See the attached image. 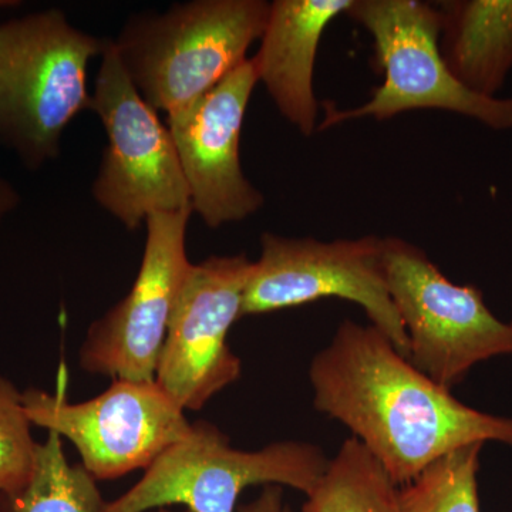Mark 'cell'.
<instances>
[{"instance_id":"cell-20","label":"cell","mask_w":512,"mask_h":512,"mask_svg":"<svg viewBox=\"0 0 512 512\" xmlns=\"http://www.w3.org/2000/svg\"><path fill=\"white\" fill-rule=\"evenodd\" d=\"M20 201L18 190L0 175V222L19 207Z\"/></svg>"},{"instance_id":"cell-17","label":"cell","mask_w":512,"mask_h":512,"mask_svg":"<svg viewBox=\"0 0 512 512\" xmlns=\"http://www.w3.org/2000/svg\"><path fill=\"white\" fill-rule=\"evenodd\" d=\"M484 444L458 448L397 490V512H481L477 476Z\"/></svg>"},{"instance_id":"cell-13","label":"cell","mask_w":512,"mask_h":512,"mask_svg":"<svg viewBox=\"0 0 512 512\" xmlns=\"http://www.w3.org/2000/svg\"><path fill=\"white\" fill-rule=\"evenodd\" d=\"M353 0H275L269 6L261 46L252 56L258 82L276 109L302 136L311 137L319 126L320 103L313 77L320 40Z\"/></svg>"},{"instance_id":"cell-18","label":"cell","mask_w":512,"mask_h":512,"mask_svg":"<svg viewBox=\"0 0 512 512\" xmlns=\"http://www.w3.org/2000/svg\"><path fill=\"white\" fill-rule=\"evenodd\" d=\"M22 393L0 377V495H15L35 471L37 447L30 433Z\"/></svg>"},{"instance_id":"cell-8","label":"cell","mask_w":512,"mask_h":512,"mask_svg":"<svg viewBox=\"0 0 512 512\" xmlns=\"http://www.w3.org/2000/svg\"><path fill=\"white\" fill-rule=\"evenodd\" d=\"M325 298L345 299L365 311L400 355L409 356L406 330L386 281L384 242L376 235L318 241L264 232L252 261L242 316L265 315Z\"/></svg>"},{"instance_id":"cell-14","label":"cell","mask_w":512,"mask_h":512,"mask_svg":"<svg viewBox=\"0 0 512 512\" xmlns=\"http://www.w3.org/2000/svg\"><path fill=\"white\" fill-rule=\"evenodd\" d=\"M437 6L448 70L470 92L497 97L512 70V0H448Z\"/></svg>"},{"instance_id":"cell-7","label":"cell","mask_w":512,"mask_h":512,"mask_svg":"<svg viewBox=\"0 0 512 512\" xmlns=\"http://www.w3.org/2000/svg\"><path fill=\"white\" fill-rule=\"evenodd\" d=\"M90 110L107 136L92 185L104 211L136 231L151 215L192 210L173 136L128 79L113 39L101 56Z\"/></svg>"},{"instance_id":"cell-3","label":"cell","mask_w":512,"mask_h":512,"mask_svg":"<svg viewBox=\"0 0 512 512\" xmlns=\"http://www.w3.org/2000/svg\"><path fill=\"white\" fill-rule=\"evenodd\" d=\"M107 42L56 8L0 23V144L29 170L56 160L64 130L90 110L87 69Z\"/></svg>"},{"instance_id":"cell-11","label":"cell","mask_w":512,"mask_h":512,"mask_svg":"<svg viewBox=\"0 0 512 512\" xmlns=\"http://www.w3.org/2000/svg\"><path fill=\"white\" fill-rule=\"evenodd\" d=\"M192 210L160 212L146 221L143 259L130 292L87 329L79 362L84 372L154 382L158 356L185 279V238Z\"/></svg>"},{"instance_id":"cell-19","label":"cell","mask_w":512,"mask_h":512,"mask_svg":"<svg viewBox=\"0 0 512 512\" xmlns=\"http://www.w3.org/2000/svg\"><path fill=\"white\" fill-rule=\"evenodd\" d=\"M237 512H292V510L285 501L282 487L265 485L259 497L249 504L241 505Z\"/></svg>"},{"instance_id":"cell-22","label":"cell","mask_w":512,"mask_h":512,"mask_svg":"<svg viewBox=\"0 0 512 512\" xmlns=\"http://www.w3.org/2000/svg\"><path fill=\"white\" fill-rule=\"evenodd\" d=\"M510 325H511V328H512V322L510 323Z\"/></svg>"},{"instance_id":"cell-21","label":"cell","mask_w":512,"mask_h":512,"mask_svg":"<svg viewBox=\"0 0 512 512\" xmlns=\"http://www.w3.org/2000/svg\"><path fill=\"white\" fill-rule=\"evenodd\" d=\"M154 512H173V511L168 510V508H158V510H156ZM184 512H190V511H184Z\"/></svg>"},{"instance_id":"cell-10","label":"cell","mask_w":512,"mask_h":512,"mask_svg":"<svg viewBox=\"0 0 512 512\" xmlns=\"http://www.w3.org/2000/svg\"><path fill=\"white\" fill-rule=\"evenodd\" d=\"M251 268L245 254L210 256L191 266L156 367V383L184 412L201 410L241 377L228 333L242 318Z\"/></svg>"},{"instance_id":"cell-16","label":"cell","mask_w":512,"mask_h":512,"mask_svg":"<svg viewBox=\"0 0 512 512\" xmlns=\"http://www.w3.org/2000/svg\"><path fill=\"white\" fill-rule=\"evenodd\" d=\"M104 505L96 480L67 461L62 437L52 431L37 447L28 485L18 494L0 495V512H101Z\"/></svg>"},{"instance_id":"cell-15","label":"cell","mask_w":512,"mask_h":512,"mask_svg":"<svg viewBox=\"0 0 512 512\" xmlns=\"http://www.w3.org/2000/svg\"><path fill=\"white\" fill-rule=\"evenodd\" d=\"M397 487L362 444L350 437L301 512H397Z\"/></svg>"},{"instance_id":"cell-1","label":"cell","mask_w":512,"mask_h":512,"mask_svg":"<svg viewBox=\"0 0 512 512\" xmlns=\"http://www.w3.org/2000/svg\"><path fill=\"white\" fill-rule=\"evenodd\" d=\"M313 406L348 427L397 487L458 448L512 447V419L461 403L372 325L343 320L309 366Z\"/></svg>"},{"instance_id":"cell-6","label":"cell","mask_w":512,"mask_h":512,"mask_svg":"<svg viewBox=\"0 0 512 512\" xmlns=\"http://www.w3.org/2000/svg\"><path fill=\"white\" fill-rule=\"evenodd\" d=\"M383 242L387 286L414 367L451 390L478 363L512 355L511 325L488 309L480 289L451 282L412 242Z\"/></svg>"},{"instance_id":"cell-9","label":"cell","mask_w":512,"mask_h":512,"mask_svg":"<svg viewBox=\"0 0 512 512\" xmlns=\"http://www.w3.org/2000/svg\"><path fill=\"white\" fill-rule=\"evenodd\" d=\"M22 397L30 423L69 440L96 481L146 471L192 426L156 380L116 379L82 403L67 402L63 390L30 389Z\"/></svg>"},{"instance_id":"cell-4","label":"cell","mask_w":512,"mask_h":512,"mask_svg":"<svg viewBox=\"0 0 512 512\" xmlns=\"http://www.w3.org/2000/svg\"><path fill=\"white\" fill-rule=\"evenodd\" d=\"M373 39V63L383 82L366 103L349 109L325 104L318 131L360 119L392 120L417 110L460 114L493 131L512 128V97L470 92L448 70L440 52L437 3L420 0H353L345 13Z\"/></svg>"},{"instance_id":"cell-2","label":"cell","mask_w":512,"mask_h":512,"mask_svg":"<svg viewBox=\"0 0 512 512\" xmlns=\"http://www.w3.org/2000/svg\"><path fill=\"white\" fill-rule=\"evenodd\" d=\"M271 2L191 0L130 16L113 39L128 79L167 117L197 103L249 59Z\"/></svg>"},{"instance_id":"cell-5","label":"cell","mask_w":512,"mask_h":512,"mask_svg":"<svg viewBox=\"0 0 512 512\" xmlns=\"http://www.w3.org/2000/svg\"><path fill=\"white\" fill-rule=\"evenodd\" d=\"M328 466V457L315 444L282 440L259 450H238L217 426L197 421L101 512H146L177 504L190 512H237L239 497L254 485L311 494Z\"/></svg>"},{"instance_id":"cell-12","label":"cell","mask_w":512,"mask_h":512,"mask_svg":"<svg viewBox=\"0 0 512 512\" xmlns=\"http://www.w3.org/2000/svg\"><path fill=\"white\" fill-rule=\"evenodd\" d=\"M258 83L249 57L210 93L165 123L190 190L192 212L212 229L248 220L265 205L264 194L248 180L241 164L242 126Z\"/></svg>"}]
</instances>
